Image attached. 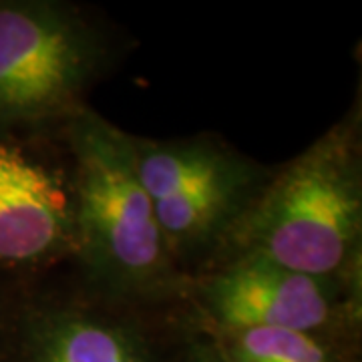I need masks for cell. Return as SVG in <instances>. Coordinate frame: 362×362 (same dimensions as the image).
I'll use <instances>...</instances> for the list:
<instances>
[{
	"instance_id": "1",
	"label": "cell",
	"mask_w": 362,
	"mask_h": 362,
	"mask_svg": "<svg viewBox=\"0 0 362 362\" xmlns=\"http://www.w3.org/2000/svg\"><path fill=\"white\" fill-rule=\"evenodd\" d=\"M362 232L361 156L350 125H337L266 183L223 238L233 259L262 258L334 278Z\"/></svg>"
},
{
	"instance_id": "2",
	"label": "cell",
	"mask_w": 362,
	"mask_h": 362,
	"mask_svg": "<svg viewBox=\"0 0 362 362\" xmlns=\"http://www.w3.org/2000/svg\"><path fill=\"white\" fill-rule=\"evenodd\" d=\"M66 121L77 252L117 292L163 290L175 278V259L139 180L131 135L87 109Z\"/></svg>"
},
{
	"instance_id": "3",
	"label": "cell",
	"mask_w": 362,
	"mask_h": 362,
	"mask_svg": "<svg viewBox=\"0 0 362 362\" xmlns=\"http://www.w3.org/2000/svg\"><path fill=\"white\" fill-rule=\"evenodd\" d=\"M103 57L101 35L75 8L0 2V135L83 111Z\"/></svg>"
},
{
	"instance_id": "6",
	"label": "cell",
	"mask_w": 362,
	"mask_h": 362,
	"mask_svg": "<svg viewBox=\"0 0 362 362\" xmlns=\"http://www.w3.org/2000/svg\"><path fill=\"white\" fill-rule=\"evenodd\" d=\"M95 308L59 306L33 314L30 362H149L133 326Z\"/></svg>"
},
{
	"instance_id": "9",
	"label": "cell",
	"mask_w": 362,
	"mask_h": 362,
	"mask_svg": "<svg viewBox=\"0 0 362 362\" xmlns=\"http://www.w3.org/2000/svg\"><path fill=\"white\" fill-rule=\"evenodd\" d=\"M206 362H221V361H206ZM233 362V361H232Z\"/></svg>"
},
{
	"instance_id": "8",
	"label": "cell",
	"mask_w": 362,
	"mask_h": 362,
	"mask_svg": "<svg viewBox=\"0 0 362 362\" xmlns=\"http://www.w3.org/2000/svg\"><path fill=\"white\" fill-rule=\"evenodd\" d=\"M226 334L233 362H328L324 346L308 332L235 328Z\"/></svg>"
},
{
	"instance_id": "7",
	"label": "cell",
	"mask_w": 362,
	"mask_h": 362,
	"mask_svg": "<svg viewBox=\"0 0 362 362\" xmlns=\"http://www.w3.org/2000/svg\"><path fill=\"white\" fill-rule=\"evenodd\" d=\"M131 143L139 180L153 204L262 173L214 139L151 141L131 137Z\"/></svg>"
},
{
	"instance_id": "5",
	"label": "cell",
	"mask_w": 362,
	"mask_h": 362,
	"mask_svg": "<svg viewBox=\"0 0 362 362\" xmlns=\"http://www.w3.org/2000/svg\"><path fill=\"white\" fill-rule=\"evenodd\" d=\"M77 250L71 189L21 143L0 135V268Z\"/></svg>"
},
{
	"instance_id": "4",
	"label": "cell",
	"mask_w": 362,
	"mask_h": 362,
	"mask_svg": "<svg viewBox=\"0 0 362 362\" xmlns=\"http://www.w3.org/2000/svg\"><path fill=\"white\" fill-rule=\"evenodd\" d=\"M332 282L268 259L238 258L204 282L202 302L221 330L282 328L312 334L334 314Z\"/></svg>"
}]
</instances>
